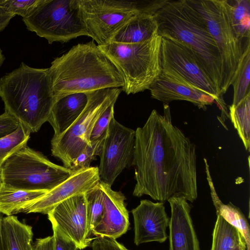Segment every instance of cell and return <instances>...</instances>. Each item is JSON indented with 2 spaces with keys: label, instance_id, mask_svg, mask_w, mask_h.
<instances>
[{
  "label": "cell",
  "instance_id": "1",
  "mask_svg": "<svg viewBox=\"0 0 250 250\" xmlns=\"http://www.w3.org/2000/svg\"><path fill=\"white\" fill-rule=\"evenodd\" d=\"M196 160V146L173 125L168 104H164L163 115L153 109L135 130L133 195L162 203L173 197L193 202L198 196Z\"/></svg>",
  "mask_w": 250,
  "mask_h": 250
},
{
  "label": "cell",
  "instance_id": "2",
  "mask_svg": "<svg viewBox=\"0 0 250 250\" xmlns=\"http://www.w3.org/2000/svg\"><path fill=\"white\" fill-rule=\"evenodd\" d=\"M48 69L55 99L72 93L124 86L115 65L91 42L73 46L55 59Z\"/></svg>",
  "mask_w": 250,
  "mask_h": 250
},
{
  "label": "cell",
  "instance_id": "3",
  "mask_svg": "<svg viewBox=\"0 0 250 250\" xmlns=\"http://www.w3.org/2000/svg\"><path fill=\"white\" fill-rule=\"evenodd\" d=\"M157 33L190 48L221 96L222 63L216 42L201 14L189 0H167L153 15Z\"/></svg>",
  "mask_w": 250,
  "mask_h": 250
},
{
  "label": "cell",
  "instance_id": "4",
  "mask_svg": "<svg viewBox=\"0 0 250 250\" xmlns=\"http://www.w3.org/2000/svg\"><path fill=\"white\" fill-rule=\"evenodd\" d=\"M0 97L5 111L31 133L47 122L55 101L48 68H36L21 62L0 78Z\"/></svg>",
  "mask_w": 250,
  "mask_h": 250
},
{
  "label": "cell",
  "instance_id": "5",
  "mask_svg": "<svg viewBox=\"0 0 250 250\" xmlns=\"http://www.w3.org/2000/svg\"><path fill=\"white\" fill-rule=\"evenodd\" d=\"M162 38L157 32L142 42H110L99 46L121 74L122 90L127 95L148 89L161 74Z\"/></svg>",
  "mask_w": 250,
  "mask_h": 250
},
{
  "label": "cell",
  "instance_id": "6",
  "mask_svg": "<svg viewBox=\"0 0 250 250\" xmlns=\"http://www.w3.org/2000/svg\"><path fill=\"white\" fill-rule=\"evenodd\" d=\"M76 172L26 146L0 165V183L15 189L49 191Z\"/></svg>",
  "mask_w": 250,
  "mask_h": 250
},
{
  "label": "cell",
  "instance_id": "7",
  "mask_svg": "<svg viewBox=\"0 0 250 250\" xmlns=\"http://www.w3.org/2000/svg\"><path fill=\"white\" fill-rule=\"evenodd\" d=\"M82 19L89 36L98 46L107 44L129 20L141 14L154 15L162 0L129 1L79 0Z\"/></svg>",
  "mask_w": 250,
  "mask_h": 250
},
{
  "label": "cell",
  "instance_id": "8",
  "mask_svg": "<svg viewBox=\"0 0 250 250\" xmlns=\"http://www.w3.org/2000/svg\"><path fill=\"white\" fill-rule=\"evenodd\" d=\"M206 21L219 52L222 63L221 96L232 84L243 55L250 46L239 40L231 25L226 0H189Z\"/></svg>",
  "mask_w": 250,
  "mask_h": 250
},
{
  "label": "cell",
  "instance_id": "9",
  "mask_svg": "<svg viewBox=\"0 0 250 250\" xmlns=\"http://www.w3.org/2000/svg\"><path fill=\"white\" fill-rule=\"evenodd\" d=\"M122 91V88H111L86 92L88 101L82 113L62 135L51 141L52 155L63 167L70 168L78 156L91 145L90 134L96 122L116 103Z\"/></svg>",
  "mask_w": 250,
  "mask_h": 250
},
{
  "label": "cell",
  "instance_id": "10",
  "mask_svg": "<svg viewBox=\"0 0 250 250\" xmlns=\"http://www.w3.org/2000/svg\"><path fill=\"white\" fill-rule=\"evenodd\" d=\"M27 28L51 44L89 36L82 17L79 0H45L28 17Z\"/></svg>",
  "mask_w": 250,
  "mask_h": 250
},
{
  "label": "cell",
  "instance_id": "11",
  "mask_svg": "<svg viewBox=\"0 0 250 250\" xmlns=\"http://www.w3.org/2000/svg\"><path fill=\"white\" fill-rule=\"evenodd\" d=\"M161 62L162 69H170L195 87L213 97L222 111L219 118L225 121L229 117L224 100L192 50L183 43L162 38ZM220 119V120H221Z\"/></svg>",
  "mask_w": 250,
  "mask_h": 250
},
{
  "label": "cell",
  "instance_id": "12",
  "mask_svg": "<svg viewBox=\"0 0 250 250\" xmlns=\"http://www.w3.org/2000/svg\"><path fill=\"white\" fill-rule=\"evenodd\" d=\"M135 143V130L112 118L99 155L101 180L111 186L122 172L132 166Z\"/></svg>",
  "mask_w": 250,
  "mask_h": 250
},
{
  "label": "cell",
  "instance_id": "13",
  "mask_svg": "<svg viewBox=\"0 0 250 250\" xmlns=\"http://www.w3.org/2000/svg\"><path fill=\"white\" fill-rule=\"evenodd\" d=\"M53 225L73 241L78 249L89 246L86 204L85 194H79L65 200L47 214Z\"/></svg>",
  "mask_w": 250,
  "mask_h": 250
},
{
  "label": "cell",
  "instance_id": "14",
  "mask_svg": "<svg viewBox=\"0 0 250 250\" xmlns=\"http://www.w3.org/2000/svg\"><path fill=\"white\" fill-rule=\"evenodd\" d=\"M100 180L98 167H90L77 171L26 208L23 212L47 214L65 200L86 194L97 186Z\"/></svg>",
  "mask_w": 250,
  "mask_h": 250
},
{
  "label": "cell",
  "instance_id": "15",
  "mask_svg": "<svg viewBox=\"0 0 250 250\" xmlns=\"http://www.w3.org/2000/svg\"><path fill=\"white\" fill-rule=\"evenodd\" d=\"M152 98L164 104L174 101L189 102L199 108L216 103L215 99L186 81L174 71L162 69L161 74L148 89Z\"/></svg>",
  "mask_w": 250,
  "mask_h": 250
},
{
  "label": "cell",
  "instance_id": "16",
  "mask_svg": "<svg viewBox=\"0 0 250 250\" xmlns=\"http://www.w3.org/2000/svg\"><path fill=\"white\" fill-rule=\"evenodd\" d=\"M131 212L134 225V242L136 246L166 241L168 237L166 229L170 219L166 212L164 203L142 200Z\"/></svg>",
  "mask_w": 250,
  "mask_h": 250
},
{
  "label": "cell",
  "instance_id": "17",
  "mask_svg": "<svg viewBox=\"0 0 250 250\" xmlns=\"http://www.w3.org/2000/svg\"><path fill=\"white\" fill-rule=\"evenodd\" d=\"M103 196L104 209L101 219L92 232L97 237L116 239L125 234L129 227L128 211L125 195L121 191L100 180L99 183Z\"/></svg>",
  "mask_w": 250,
  "mask_h": 250
},
{
  "label": "cell",
  "instance_id": "18",
  "mask_svg": "<svg viewBox=\"0 0 250 250\" xmlns=\"http://www.w3.org/2000/svg\"><path fill=\"white\" fill-rule=\"evenodd\" d=\"M171 208L169 250H200L190 212L191 205L183 197L169 199Z\"/></svg>",
  "mask_w": 250,
  "mask_h": 250
},
{
  "label": "cell",
  "instance_id": "19",
  "mask_svg": "<svg viewBox=\"0 0 250 250\" xmlns=\"http://www.w3.org/2000/svg\"><path fill=\"white\" fill-rule=\"evenodd\" d=\"M88 101L86 93H75L55 99L47 122L53 128L52 139L62 135L76 120Z\"/></svg>",
  "mask_w": 250,
  "mask_h": 250
},
{
  "label": "cell",
  "instance_id": "20",
  "mask_svg": "<svg viewBox=\"0 0 250 250\" xmlns=\"http://www.w3.org/2000/svg\"><path fill=\"white\" fill-rule=\"evenodd\" d=\"M157 32L153 15H138L127 21L114 35L111 42L134 43L149 40Z\"/></svg>",
  "mask_w": 250,
  "mask_h": 250
},
{
  "label": "cell",
  "instance_id": "21",
  "mask_svg": "<svg viewBox=\"0 0 250 250\" xmlns=\"http://www.w3.org/2000/svg\"><path fill=\"white\" fill-rule=\"evenodd\" d=\"M207 179L210 190V195L217 215H221L229 224L237 228L244 237L247 250H250V230L248 220L240 209L229 202L224 204L216 191L210 175L209 166L206 158L204 159Z\"/></svg>",
  "mask_w": 250,
  "mask_h": 250
},
{
  "label": "cell",
  "instance_id": "22",
  "mask_svg": "<svg viewBox=\"0 0 250 250\" xmlns=\"http://www.w3.org/2000/svg\"><path fill=\"white\" fill-rule=\"evenodd\" d=\"M1 232L8 250H33L32 227L15 215L2 218Z\"/></svg>",
  "mask_w": 250,
  "mask_h": 250
},
{
  "label": "cell",
  "instance_id": "23",
  "mask_svg": "<svg viewBox=\"0 0 250 250\" xmlns=\"http://www.w3.org/2000/svg\"><path fill=\"white\" fill-rule=\"evenodd\" d=\"M47 192L15 189L7 187L0 183V213L7 216L23 212L26 208Z\"/></svg>",
  "mask_w": 250,
  "mask_h": 250
},
{
  "label": "cell",
  "instance_id": "24",
  "mask_svg": "<svg viewBox=\"0 0 250 250\" xmlns=\"http://www.w3.org/2000/svg\"><path fill=\"white\" fill-rule=\"evenodd\" d=\"M240 247L247 248L242 233L221 215H217L210 250H233Z\"/></svg>",
  "mask_w": 250,
  "mask_h": 250
},
{
  "label": "cell",
  "instance_id": "25",
  "mask_svg": "<svg viewBox=\"0 0 250 250\" xmlns=\"http://www.w3.org/2000/svg\"><path fill=\"white\" fill-rule=\"evenodd\" d=\"M233 29L244 45H250V0H226Z\"/></svg>",
  "mask_w": 250,
  "mask_h": 250
},
{
  "label": "cell",
  "instance_id": "26",
  "mask_svg": "<svg viewBox=\"0 0 250 250\" xmlns=\"http://www.w3.org/2000/svg\"><path fill=\"white\" fill-rule=\"evenodd\" d=\"M229 117L246 150L250 148V93L235 106H229Z\"/></svg>",
  "mask_w": 250,
  "mask_h": 250
},
{
  "label": "cell",
  "instance_id": "27",
  "mask_svg": "<svg viewBox=\"0 0 250 250\" xmlns=\"http://www.w3.org/2000/svg\"><path fill=\"white\" fill-rule=\"evenodd\" d=\"M250 46L245 51L237 75L231 85L233 96L231 105L235 106L250 93Z\"/></svg>",
  "mask_w": 250,
  "mask_h": 250
},
{
  "label": "cell",
  "instance_id": "28",
  "mask_svg": "<svg viewBox=\"0 0 250 250\" xmlns=\"http://www.w3.org/2000/svg\"><path fill=\"white\" fill-rule=\"evenodd\" d=\"M89 237L91 239L92 232L102 217L104 204L102 192L99 184L85 194Z\"/></svg>",
  "mask_w": 250,
  "mask_h": 250
},
{
  "label": "cell",
  "instance_id": "29",
  "mask_svg": "<svg viewBox=\"0 0 250 250\" xmlns=\"http://www.w3.org/2000/svg\"><path fill=\"white\" fill-rule=\"evenodd\" d=\"M31 132L20 124L12 133L0 138V165L12 154L27 146Z\"/></svg>",
  "mask_w": 250,
  "mask_h": 250
},
{
  "label": "cell",
  "instance_id": "30",
  "mask_svg": "<svg viewBox=\"0 0 250 250\" xmlns=\"http://www.w3.org/2000/svg\"><path fill=\"white\" fill-rule=\"evenodd\" d=\"M45 0H0V6L7 12L26 18L30 16Z\"/></svg>",
  "mask_w": 250,
  "mask_h": 250
},
{
  "label": "cell",
  "instance_id": "31",
  "mask_svg": "<svg viewBox=\"0 0 250 250\" xmlns=\"http://www.w3.org/2000/svg\"><path fill=\"white\" fill-rule=\"evenodd\" d=\"M105 136L91 142V145L87 146L78 156L70 169L77 171L90 167L92 161L96 159L97 156H99L101 153Z\"/></svg>",
  "mask_w": 250,
  "mask_h": 250
},
{
  "label": "cell",
  "instance_id": "32",
  "mask_svg": "<svg viewBox=\"0 0 250 250\" xmlns=\"http://www.w3.org/2000/svg\"><path fill=\"white\" fill-rule=\"evenodd\" d=\"M115 104H110L96 122L90 134V143L99 140L105 136L109 123L114 117Z\"/></svg>",
  "mask_w": 250,
  "mask_h": 250
},
{
  "label": "cell",
  "instance_id": "33",
  "mask_svg": "<svg viewBox=\"0 0 250 250\" xmlns=\"http://www.w3.org/2000/svg\"><path fill=\"white\" fill-rule=\"evenodd\" d=\"M54 238V250H77L78 246L56 226L52 225Z\"/></svg>",
  "mask_w": 250,
  "mask_h": 250
},
{
  "label": "cell",
  "instance_id": "34",
  "mask_svg": "<svg viewBox=\"0 0 250 250\" xmlns=\"http://www.w3.org/2000/svg\"><path fill=\"white\" fill-rule=\"evenodd\" d=\"M92 250H128L116 239L108 237H97L92 243Z\"/></svg>",
  "mask_w": 250,
  "mask_h": 250
},
{
  "label": "cell",
  "instance_id": "35",
  "mask_svg": "<svg viewBox=\"0 0 250 250\" xmlns=\"http://www.w3.org/2000/svg\"><path fill=\"white\" fill-rule=\"evenodd\" d=\"M19 125L20 123L14 117L5 111L0 115V138L14 132Z\"/></svg>",
  "mask_w": 250,
  "mask_h": 250
},
{
  "label": "cell",
  "instance_id": "36",
  "mask_svg": "<svg viewBox=\"0 0 250 250\" xmlns=\"http://www.w3.org/2000/svg\"><path fill=\"white\" fill-rule=\"evenodd\" d=\"M33 250H54L53 236L37 239L33 243Z\"/></svg>",
  "mask_w": 250,
  "mask_h": 250
},
{
  "label": "cell",
  "instance_id": "37",
  "mask_svg": "<svg viewBox=\"0 0 250 250\" xmlns=\"http://www.w3.org/2000/svg\"><path fill=\"white\" fill-rule=\"evenodd\" d=\"M15 15L7 12L0 6V32L2 31L8 25L10 21Z\"/></svg>",
  "mask_w": 250,
  "mask_h": 250
},
{
  "label": "cell",
  "instance_id": "38",
  "mask_svg": "<svg viewBox=\"0 0 250 250\" xmlns=\"http://www.w3.org/2000/svg\"><path fill=\"white\" fill-rule=\"evenodd\" d=\"M2 215L0 213V250H8L1 232V222L3 218Z\"/></svg>",
  "mask_w": 250,
  "mask_h": 250
},
{
  "label": "cell",
  "instance_id": "39",
  "mask_svg": "<svg viewBox=\"0 0 250 250\" xmlns=\"http://www.w3.org/2000/svg\"><path fill=\"white\" fill-rule=\"evenodd\" d=\"M5 60L4 56L2 54V50L0 49V67L2 65Z\"/></svg>",
  "mask_w": 250,
  "mask_h": 250
},
{
  "label": "cell",
  "instance_id": "40",
  "mask_svg": "<svg viewBox=\"0 0 250 250\" xmlns=\"http://www.w3.org/2000/svg\"><path fill=\"white\" fill-rule=\"evenodd\" d=\"M233 250H247V248L246 247H240V248H238L237 249H234Z\"/></svg>",
  "mask_w": 250,
  "mask_h": 250
},
{
  "label": "cell",
  "instance_id": "41",
  "mask_svg": "<svg viewBox=\"0 0 250 250\" xmlns=\"http://www.w3.org/2000/svg\"></svg>",
  "mask_w": 250,
  "mask_h": 250
}]
</instances>
